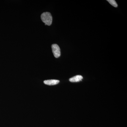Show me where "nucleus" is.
<instances>
[{"mask_svg":"<svg viewBox=\"0 0 127 127\" xmlns=\"http://www.w3.org/2000/svg\"><path fill=\"white\" fill-rule=\"evenodd\" d=\"M59 81L56 79H50V80H45L44 81V83L46 85L49 86H53L58 84Z\"/></svg>","mask_w":127,"mask_h":127,"instance_id":"3","label":"nucleus"},{"mask_svg":"<svg viewBox=\"0 0 127 127\" xmlns=\"http://www.w3.org/2000/svg\"><path fill=\"white\" fill-rule=\"evenodd\" d=\"M53 53L56 58H58L61 56V52L60 47L56 44H53L52 45Z\"/></svg>","mask_w":127,"mask_h":127,"instance_id":"2","label":"nucleus"},{"mask_svg":"<svg viewBox=\"0 0 127 127\" xmlns=\"http://www.w3.org/2000/svg\"><path fill=\"white\" fill-rule=\"evenodd\" d=\"M114 7H117L118 6V4L116 1L114 0H107Z\"/></svg>","mask_w":127,"mask_h":127,"instance_id":"5","label":"nucleus"},{"mask_svg":"<svg viewBox=\"0 0 127 127\" xmlns=\"http://www.w3.org/2000/svg\"><path fill=\"white\" fill-rule=\"evenodd\" d=\"M41 19L45 25L50 26L52 23V16L50 12H43L41 15Z\"/></svg>","mask_w":127,"mask_h":127,"instance_id":"1","label":"nucleus"},{"mask_svg":"<svg viewBox=\"0 0 127 127\" xmlns=\"http://www.w3.org/2000/svg\"><path fill=\"white\" fill-rule=\"evenodd\" d=\"M83 77L81 75H77L69 79V81L71 82H77L82 81Z\"/></svg>","mask_w":127,"mask_h":127,"instance_id":"4","label":"nucleus"}]
</instances>
